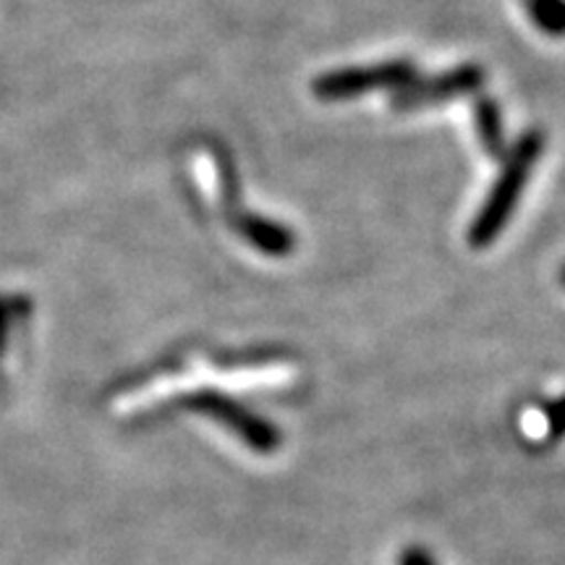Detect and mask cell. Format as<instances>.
<instances>
[{
    "mask_svg": "<svg viewBox=\"0 0 565 565\" xmlns=\"http://www.w3.org/2000/svg\"><path fill=\"white\" fill-rule=\"evenodd\" d=\"M401 565H435L433 557H429L424 550H406L404 557H401Z\"/></svg>",
    "mask_w": 565,
    "mask_h": 565,
    "instance_id": "9",
    "label": "cell"
},
{
    "mask_svg": "<svg viewBox=\"0 0 565 565\" xmlns=\"http://www.w3.org/2000/svg\"><path fill=\"white\" fill-rule=\"evenodd\" d=\"M479 137H482L484 147L492 154L503 152V126H500V110L494 108V103L484 100L479 105Z\"/></svg>",
    "mask_w": 565,
    "mask_h": 565,
    "instance_id": "7",
    "label": "cell"
},
{
    "mask_svg": "<svg viewBox=\"0 0 565 565\" xmlns=\"http://www.w3.org/2000/svg\"><path fill=\"white\" fill-rule=\"evenodd\" d=\"M547 422H550V435L553 437L565 433V398L547 408Z\"/></svg>",
    "mask_w": 565,
    "mask_h": 565,
    "instance_id": "8",
    "label": "cell"
},
{
    "mask_svg": "<svg viewBox=\"0 0 565 565\" xmlns=\"http://www.w3.org/2000/svg\"><path fill=\"white\" fill-rule=\"evenodd\" d=\"M6 330H9V303L0 299V351L6 343Z\"/></svg>",
    "mask_w": 565,
    "mask_h": 565,
    "instance_id": "10",
    "label": "cell"
},
{
    "mask_svg": "<svg viewBox=\"0 0 565 565\" xmlns=\"http://www.w3.org/2000/svg\"><path fill=\"white\" fill-rule=\"evenodd\" d=\"M482 82V71L475 66L456 68L450 74H445L443 79H433L427 84H408L404 95L398 97L401 108H408V105H422V103H435L443 100V97L458 95V92L475 89L477 84Z\"/></svg>",
    "mask_w": 565,
    "mask_h": 565,
    "instance_id": "4",
    "label": "cell"
},
{
    "mask_svg": "<svg viewBox=\"0 0 565 565\" xmlns=\"http://www.w3.org/2000/svg\"><path fill=\"white\" fill-rule=\"evenodd\" d=\"M189 406H192L194 412L207 414L210 419L221 422L223 427H228L238 440L249 445V448L257 450V454H275V450L280 448V433L273 427V424L259 419L257 414L246 412L242 404L225 398L221 393L215 391L194 393L192 398H189Z\"/></svg>",
    "mask_w": 565,
    "mask_h": 565,
    "instance_id": "2",
    "label": "cell"
},
{
    "mask_svg": "<svg viewBox=\"0 0 565 565\" xmlns=\"http://www.w3.org/2000/svg\"><path fill=\"white\" fill-rule=\"evenodd\" d=\"M529 17L542 32L563 38L565 34V0H524Z\"/></svg>",
    "mask_w": 565,
    "mask_h": 565,
    "instance_id": "6",
    "label": "cell"
},
{
    "mask_svg": "<svg viewBox=\"0 0 565 565\" xmlns=\"http://www.w3.org/2000/svg\"><path fill=\"white\" fill-rule=\"evenodd\" d=\"M414 76V66H408L406 61H393L372 68L333 71V74L315 82V92L322 100H345V97L364 95V92L380 87H408Z\"/></svg>",
    "mask_w": 565,
    "mask_h": 565,
    "instance_id": "3",
    "label": "cell"
},
{
    "mask_svg": "<svg viewBox=\"0 0 565 565\" xmlns=\"http://www.w3.org/2000/svg\"><path fill=\"white\" fill-rule=\"evenodd\" d=\"M563 282H565V270H563Z\"/></svg>",
    "mask_w": 565,
    "mask_h": 565,
    "instance_id": "11",
    "label": "cell"
},
{
    "mask_svg": "<svg viewBox=\"0 0 565 565\" xmlns=\"http://www.w3.org/2000/svg\"><path fill=\"white\" fill-rule=\"evenodd\" d=\"M540 150H542V137L536 131L529 134L526 139H521V145L515 147L513 158L508 160L503 175H500V181L494 183L484 210L479 212L475 225H471V244L487 246L494 236H498L508 217H511L515 202H519L521 189H524L529 171H532Z\"/></svg>",
    "mask_w": 565,
    "mask_h": 565,
    "instance_id": "1",
    "label": "cell"
},
{
    "mask_svg": "<svg viewBox=\"0 0 565 565\" xmlns=\"http://www.w3.org/2000/svg\"><path fill=\"white\" fill-rule=\"evenodd\" d=\"M238 231L265 254H278L280 257V254H288V249L294 246L291 233L280 228V225L263 221V217H244V221H238Z\"/></svg>",
    "mask_w": 565,
    "mask_h": 565,
    "instance_id": "5",
    "label": "cell"
}]
</instances>
